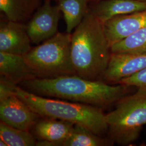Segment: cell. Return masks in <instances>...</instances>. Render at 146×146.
<instances>
[{
	"label": "cell",
	"instance_id": "d6986e66",
	"mask_svg": "<svg viewBox=\"0 0 146 146\" xmlns=\"http://www.w3.org/2000/svg\"><path fill=\"white\" fill-rule=\"evenodd\" d=\"M128 87H135L137 89L146 90V68L129 77L121 79L117 84Z\"/></svg>",
	"mask_w": 146,
	"mask_h": 146
},
{
	"label": "cell",
	"instance_id": "8fae6325",
	"mask_svg": "<svg viewBox=\"0 0 146 146\" xmlns=\"http://www.w3.org/2000/svg\"><path fill=\"white\" fill-rule=\"evenodd\" d=\"M74 125L63 120L40 117L32 129L33 135L38 140L49 141L52 146H62L71 135Z\"/></svg>",
	"mask_w": 146,
	"mask_h": 146
},
{
	"label": "cell",
	"instance_id": "44dd1931",
	"mask_svg": "<svg viewBox=\"0 0 146 146\" xmlns=\"http://www.w3.org/2000/svg\"><path fill=\"white\" fill-rule=\"evenodd\" d=\"M89 2L90 1H92V2H96V1H99V0H89Z\"/></svg>",
	"mask_w": 146,
	"mask_h": 146
},
{
	"label": "cell",
	"instance_id": "ffe728a7",
	"mask_svg": "<svg viewBox=\"0 0 146 146\" xmlns=\"http://www.w3.org/2000/svg\"><path fill=\"white\" fill-rule=\"evenodd\" d=\"M0 146H8L7 144L5 143V141L2 140L0 139Z\"/></svg>",
	"mask_w": 146,
	"mask_h": 146
},
{
	"label": "cell",
	"instance_id": "3957f363",
	"mask_svg": "<svg viewBox=\"0 0 146 146\" xmlns=\"http://www.w3.org/2000/svg\"><path fill=\"white\" fill-rule=\"evenodd\" d=\"M15 93L41 117L63 120L81 125L98 135L108 133L102 108L89 104L44 97L16 86Z\"/></svg>",
	"mask_w": 146,
	"mask_h": 146
},
{
	"label": "cell",
	"instance_id": "9c48e42d",
	"mask_svg": "<svg viewBox=\"0 0 146 146\" xmlns=\"http://www.w3.org/2000/svg\"><path fill=\"white\" fill-rule=\"evenodd\" d=\"M146 68V54H111L108 67L101 81L116 84Z\"/></svg>",
	"mask_w": 146,
	"mask_h": 146
},
{
	"label": "cell",
	"instance_id": "52a82bcc",
	"mask_svg": "<svg viewBox=\"0 0 146 146\" xmlns=\"http://www.w3.org/2000/svg\"><path fill=\"white\" fill-rule=\"evenodd\" d=\"M61 11L50 1H44L27 25V32L31 43L39 44L58 33Z\"/></svg>",
	"mask_w": 146,
	"mask_h": 146
},
{
	"label": "cell",
	"instance_id": "30bf717a",
	"mask_svg": "<svg viewBox=\"0 0 146 146\" xmlns=\"http://www.w3.org/2000/svg\"><path fill=\"white\" fill-rule=\"evenodd\" d=\"M110 46L146 28V9L130 14L115 16L104 23Z\"/></svg>",
	"mask_w": 146,
	"mask_h": 146
},
{
	"label": "cell",
	"instance_id": "7a4b0ae2",
	"mask_svg": "<svg viewBox=\"0 0 146 146\" xmlns=\"http://www.w3.org/2000/svg\"><path fill=\"white\" fill-rule=\"evenodd\" d=\"M71 58L76 75L101 80L111 55L102 23L90 9L72 33Z\"/></svg>",
	"mask_w": 146,
	"mask_h": 146
},
{
	"label": "cell",
	"instance_id": "ac0fdd59",
	"mask_svg": "<svg viewBox=\"0 0 146 146\" xmlns=\"http://www.w3.org/2000/svg\"><path fill=\"white\" fill-rule=\"evenodd\" d=\"M0 139L8 146H34L37 143L35 136L29 131L16 128L2 121L0 123Z\"/></svg>",
	"mask_w": 146,
	"mask_h": 146
},
{
	"label": "cell",
	"instance_id": "4fadbf2b",
	"mask_svg": "<svg viewBox=\"0 0 146 146\" xmlns=\"http://www.w3.org/2000/svg\"><path fill=\"white\" fill-rule=\"evenodd\" d=\"M0 75L16 85L36 78L23 56L3 52H0Z\"/></svg>",
	"mask_w": 146,
	"mask_h": 146
},
{
	"label": "cell",
	"instance_id": "5bb4252c",
	"mask_svg": "<svg viewBox=\"0 0 146 146\" xmlns=\"http://www.w3.org/2000/svg\"><path fill=\"white\" fill-rule=\"evenodd\" d=\"M42 0H0V11L10 21L23 23L41 6Z\"/></svg>",
	"mask_w": 146,
	"mask_h": 146
},
{
	"label": "cell",
	"instance_id": "ba28073f",
	"mask_svg": "<svg viewBox=\"0 0 146 146\" xmlns=\"http://www.w3.org/2000/svg\"><path fill=\"white\" fill-rule=\"evenodd\" d=\"M26 25L5 18L0 23V52L24 56L31 50Z\"/></svg>",
	"mask_w": 146,
	"mask_h": 146
},
{
	"label": "cell",
	"instance_id": "7402d4cb",
	"mask_svg": "<svg viewBox=\"0 0 146 146\" xmlns=\"http://www.w3.org/2000/svg\"><path fill=\"white\" fill-rule=\"evenodd\" d=\"M140 1H143V2H146V0H140Z\"/></svg>",
	"mask_w": 146,
	"mask_h": 146
},
{
	"label": "cell",
	"instance_id": "8992f818",
	"mask_svg": "<svg viewBox=\"0 0 146 146\" xmlns=\"http://www.w3.org/2000/svg\"><path fill=\"white\" fill-rule=\"evenodd\" d=\"M40 117L15 92L0 94L1 121L20 129L30 131Z\"/></svg>",
	"mask_w": 146,
	"mask_h": 146
},
{
	"label": "cell",
	"instance_id": "2e32d148",
	"mask_svg": "<svg viewBox=\"0 0 146 146\" xmlns=\"http://www.w3.org/2000/svg\"><path fill=\"white\" fill-rule=\"evenodd\" d=\"M114 144L108 137L98 135L85 127L75 125L71 135L62 146H108Z\"/></svg>",
	"mask_w": 146,
	"mask_h": 146
},
{
	"label": "cell",
	"instance_id": "6da1fadb",
	"mask_svg": "<svg viewBox=\"0 0 146 146\" xmlns=\"http://www.w3.org/2000/svg\"><path fill=\"white\" fill-rule=\"evenodd\" d=\"M27 90L44 97L66 100L101 108L116 104L125 96L129 87L111 85L101 80H90L69 75L52 78H35L21 83Z\"/></svg>",
	"mask_w": 146,
	"mask_h": 146
},
{
	"label": "cell",
	"instance_id": "603a6c76",
	"mask_svg": "<svg viewBox=\"0 0 146 146\" xmlns=\"http://www.w3.org/2000/svg\"><path fill=\"white\" fill-rule=\"evenodd\" d=\"M43 1H52V0H43ZM54 1H57V0H54Z\"/></svg>",
	"mask_w": 146,
	"mask_h": 146
},
{
	"label": "cell",
	"instance_id": "e0dca14e",
	"mask_svg": "<svg viewBox=\"0 0 146 146\" xmlns=\"http://www.w3.org/2000/svg\"><path fill=\"white\" fill-rule=\"evenodd\" d=\"M111 52L113 54H146V28L113 44Z\"/></svg>",
	"mask_w": 146,
	"mask_h": 146
},
{
	"label": "cell",
	"instance_id": "5b68a950",
	"mask_svg": "<svg viewBox=\"0 0 146 146\" xmlns=\"http://www.w3.org/2000/svg\"><path fill=\"white\" fill-rule=\"evenodd\" d=\"M72 34L58 32L23 56L36 78L75 75L71 58Z\"/></svg>",
	"mask_w": 146,
	"mask_h": 146
},
{
	"label": "cell",
	"instance_id": "9a60e30c",
	"mask_svg": "<svg viewBox=\"0 0 146 146\" xmlns=\"http://www.w3.org/2000/svg\"><path fill=\"white\" fill-rule=\"evenodd\" d=\"M66 24V31L72 34L88 11L89 0H57Z\"/></svg>",
	"mask_w": 146,
	"mask_h": 146
},
{
	"label": "cell",
	"instance_id": "277c9868",
	"mask_svg": "<svg viewBox=\"0 0 146 146\" xmlns=\"http://www.w3.org/2000/svg\"><path fill=\"white\" fill-rule=\"evenodd\" d=\"M115 109L106 114L108 137L114 143L126 146L136 141L146 125V90L123 97Z\"/></svg>",
	"mask_w": 146,
	"mask_h": 146
},
{
	"label": "cell",
	"instance_id": "7c38bea8",
	"mask_svg": "<svg viewBox=\"0 0 146 146\" xmlns=\"http://www.w3.org/2000/svg\"><path fill=\"white\" fill-rule=\"evenodd\" d=\"M89 9L100 22L104 23L116 16L145 10L146 2L140 0H105Z\"/></svg>",
	"mask_w": 146,
	"mask_h": 146
}]
</instances>
